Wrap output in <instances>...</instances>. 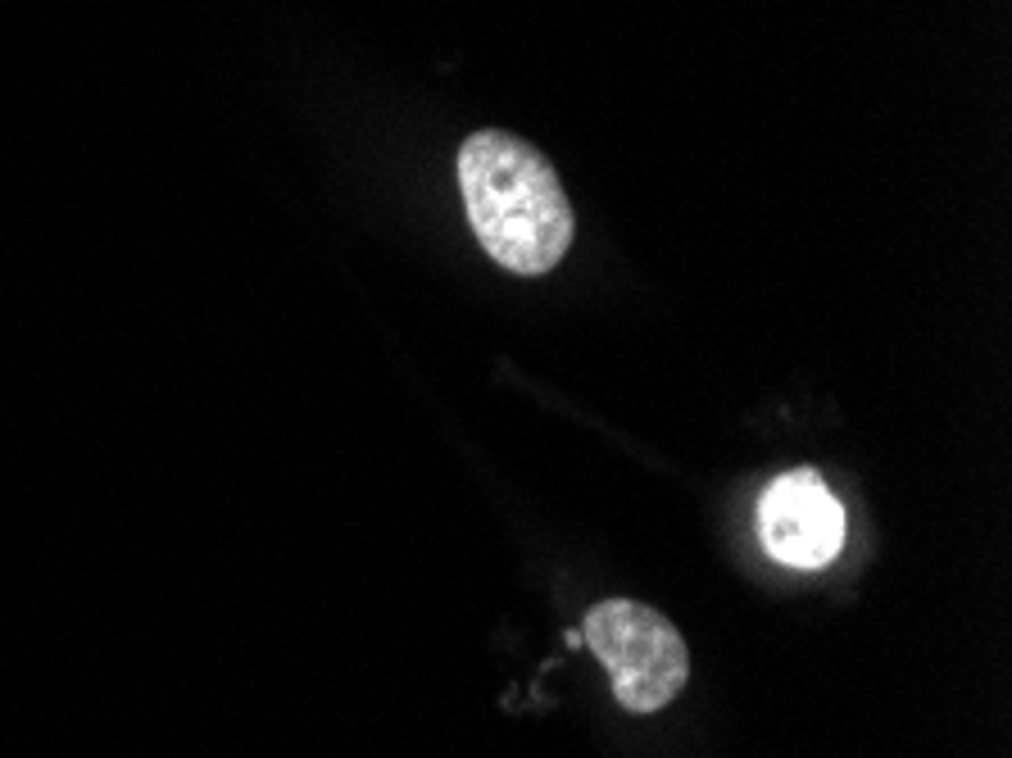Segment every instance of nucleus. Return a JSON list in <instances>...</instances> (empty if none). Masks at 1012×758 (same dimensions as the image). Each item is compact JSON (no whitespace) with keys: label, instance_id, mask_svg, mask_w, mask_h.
<instances>
[{"label":"nucleus","instance_id":"7ed1b4c3","mask_svg":"<svg viewBox=\"0 0 1012 758\" xmlns=\"http://www.w3.org/2000/svg\"><path fill=\"white\" fill-rule=\"evenodd\" d=\"M758 536L786 568H826L845 550V509L813 468H795L781 473L758 500Z\"/></svg>","mask_w":1012,"mask_h":758},{"label":"nucleus","instance_id":"f257e3e1","mask_svg":"<svg viewBox=\"0 0 1012 758\" xmlns=\"http://www.w3.org/2000/svg\"><path fill=\"white\" fill-rule=\"evenodd\" d=\"M459 191L482 250L518 277H541L572 246V205L554 164L500 128L472 132L459 146Z\"/></svg>","mask_w":1012,"mask_h":758},{"label":"nucleus","instance_id":"f03ea898","mask_svg":"<svg viewBox=\"0 0 1012 758\" xmlns=\"http://www.w3.org/2000/svg\"><path fill=\"white\" fill-rule=\"evenodd\" d=\"M586 645L609 672L627 713H659L690 677L686 640L659 609L636 600H604L586 613Z\"/></svg>","mask_w":1012,"mask_h":758}]
</instances>
